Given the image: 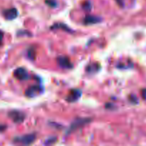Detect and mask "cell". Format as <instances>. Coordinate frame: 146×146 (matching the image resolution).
I'll list each match as a JSON object with an SVG mask.
<instances>
[{
	"label": "cell",
	"instance_id": "cell-1",
	"mask_svg": "<svg viewBox=\"0 0 146 146\" xmlns=\"http://www.w3.org/2000/svg\"><path fill=\"white\" fill-rule=\"evenodd\" d=\"M92 121L90 118H77L71 124L70 127L69 128L68 131H67V134H70L72 132L75 131L78 128H81V127L84 126L86 124L90 123Z\"/></svg>",
	"mask_w": 146,
	"mask_h": 146
},
{
	"label": "cell",
	"instance_id": "cell-2",
	"mask_svg": "<svg viewBox=\"0 0 146 146\" xmlns=\"http://www.w3.org/2000/svg\"><path fill=\"white\" fill-rule=\"evenodd\" d=\"M36 139V135L34 133L27 134V135H23V136L16 137L14 139V142L17 143H21L22 145H30Z\"/></svg>",
	"mask_w": 146,
	"mask_h": 146
},
{
	"label": "cell",
	"instance_id": "cell-3",
	"mask_svg": "<svg viewBox=\"0 0 146 146\" xmlns=\"http://www.w3.org/2000/svg\"><path fill=\"white\" fill-rule=\"evenodd\" d=\"M43 91H44V88L41 86L34 85L29 87L26 90L25 95L26 96L29 97V98H33V97H35L41 94L43 92Z\"/></svg>",
	"mask_w": 146,
	"mask_h": 146
},
{
	"label": "cell",
	"instance_id": "cell-4",
	"mask_svg": "<svg viewBox=\"0 0 146 146\" xmlns=\"http://www.w3.org/2000/svg\"><path fill=\"white\" fill-rule=\"evenodd\" d=\"M8 116L15 123H21L26 118L25 113L19 111H10L8 113Z\"/></svg>",
	"mask_w": 146,
	"mask_h": 146
},
{
	"label": "cell",
	"instance_id": "cell-5",
	"mask_svg": "<svg viewBox=\"0 0 146 146\" xmlns=\"http://www.w3.org/2000/svg\"><path fill=\"white\" fill-rule=\"evenodd\" d=\"M57 62L58 64V65L63 68L70 69V68H73V64H72L70 60L66 56H61L57 57Z\"/></svg>",
	"mask_w": 146,
	"mask_h": 146
},
{
	"label": "cell",
	"instance_id": "cell-6",
	"mask_svg": "<svg viewBox=\"0 0 146 146\" xmlns=\"http://www.w3.org/2000/svg\"><path fill=\"white\" fill-rule=\"evenodd\" d=\"M82 95V91L80 89H72L71 90V91L70 92V94H68L67 96V98H66V101L67 102L70 103H72V102H75L77 101L79 98L81 97Z\"/></svg>",
	"mask_w": 146,
	"mask_h": 146
},
{
	"label": "cell",
	"instance_id": "cell-7",
	"mask_svg": "<svg viewBox=\"0 0 146 146\" xmlns=\"http://www.w3.org/2000/svg\"><path fill=\"white\" fill-rule=\"evenodd\" d=\"M3 15H4V18L7 20H13L16 19L18 16V11L16 8H11L6 9L3 12Z\"/></svg>",
	"mask_w": 146,
	"mask_h": 146
},
{
	"label": "cell",
	"instance_id": "cell-8",
	"mask_svg": "<svg viewBox=\"0 0 146 146\" xmlns=\"http://www.w3.org/2000/svg\"><path fill=\"white\" fill-rule=\"evenodd\" d=\"M14 76L19 80H26L28 78V73L24 68H18L14 71Z\"/></svg>",
	"mask_w": 146,
	"mask_h": 146
},
{
	"label": "cell",
	"instance_id": "cell-9",
	"mask_svg": "<svg viewBox=\"0 0 146 146\" xmlns=\"http://www.w3.org/2000/svg\"><path fill=\"white\" fill-rule=\"evenodd\" d=\"M102 18L97 16L87 15L84 19V23L86 25H90V24H94L100 23L102 21Z\"/></svg>",
	"mask_w": 146,
	"mask_h": 146
},
{
	"label": "cell",
	"instance_id": "cell-10",
	"mask_svg": "<svg viewBox=\"0 0 146 146\" xmlns=\"http://www.w3.org/2000/svg\"><path fill=\"white\" fill-rule=\"evenodd\" d=\"M100 65L98 63H91L90 64L87 65L86 67V71L89 74H95L97 71H100Z\"/></svg>",
	"mask_w": 146,
	"mask_h": 146
},
{
	"label": "cell",
	"instance_id": "cell-11",
	"mask_svg": "<svg viewBox=\"0 0 146 146\" xmlns=\"http://www.w3.org/2000/svg\"><path fill=\"white\" fill-rule=\"evenodd\" d=\"M50 28L51 29H62L63 31H67V32H72V30L71 29H70L67 25L62 24V23H56V24H53Z\"/></svg>",
	"mask_w": 146,
	"mask_h": 146
},
{
	"label": "cell",
	"instance_id": "cell-12",
	"mask_svg": "<svg viewBox=\"0 0 146 146\" xmlns=\"http://www.w3.org/2000/svg\"><path fill=\"white\" fill-rule=\"evenodd\" d=\"M27 54H28V58H29V59L31 60H34L35 59V56H36V54H35V50L33 48H29V49L28 50V52H27Z\"/></svg>",
	"mask_w": 146,
	"mask_h": 146
},
{
	"label": "cell",
	"instance_id": "cell-13",
	"mask_svg": "<svg viewBox=\"0 0 146 146\" xmlns=\"http://www.w3.org/2000/svg\"><path fill=\"white\" fill-rule=\"evenodd\" d=\"M45 2L49 7H52V8L57 6V1L56 0H45Z\"/></svg>",
	"mask_w": 146,
	"mask_h": 146
},
{
	"label": "cell",
	"instance_id": "cell-14",
	"mask_svg": "<svg viewBox=\"0 0 146 146\" xmlns=\"http://www.w3.org/2000/svg\"><path fill=\"white\" fill-rule=\"evenodd\" d=\"M57 138H56V137H52V138L47 139L44 144H45V145H52V144L54 143L57 141Z\"/></svg>",
	"mask_w": 146,
	"mask_h": 146
},
{
	"label": "cell",
	"instance_id": "cell-15",
	"mask_svg": "<svg viewBox=\"0 0 146 146\" xmlns=\"http://www.w3.org/2000/svg\"><path fill=\"white\" fill-rule=\"evenodd\" d=\"M92 5L90 1H85L83 4V9L85 10H91Z\"/></svg>",
	"mask_w": 146,
	"mask_h": 146
},
{
	"label": "cell",
	"instance_id": "cell-16",
	"mask_svg": "<svg viewBox=\"0 0 146 146\" xmlns=\"http://www.w3.org/2000/svg\"><path fill=\"white\" fill-rule=\"evenodd\" d=\"M130 100L131 101V102L133 103V104H137V103H138V100H137V97L135 96H130Z\"/></svg>",
	"mask_w": 146,
	"mask_h": 146
},
{
	"label": "cell",
	"instance_id": "cell-17",
	"mask_svg": "<svg viewBox=\"0 0 146 146\" xmlns=\"http://www.w3.org/2000/svg\"><path fill=\"white\" fill-rule=\"evenodd\" d=\"M3 38H4V32L0 30V46L1 45V43H2Z\"/></svg>",
	"mask_w": 146,
	"mask_h": 146
},
{
	"label": "cell",
	"instance_id": "cell-18",
	"mask_svg": "<svg viewBox=\"0 0 146 146\" xmlns=\"http://www.w3.org/2000/svg\"><path fill=\"white\" fill-rule=\"evenodd\" d=\"M142 96L144 98L145 100H146V88L145 89H143L142 91Z\"/></svg>",
	"mask_w": 146,
	"mask_h": 146
},
{
	"label": "cell",
	"instance_id": "cell-19",
	"mask_svg": "<svg viewBox=\"0 0 146 146\" xmlns=\"http://www.w3.org/2000/svg\"><path fill=\"white\" fill-rule=\"evenodd\" d=\"M6 128H7V126L4 125H0V132H2V131H5Z\"/></svg>",
	"mask_w": 146,
	"mask_h": 146
}]
</instances>
